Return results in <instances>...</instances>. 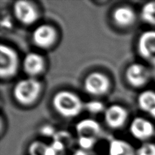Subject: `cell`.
<instances>
[{
	"label": "cell",
	"instance_id": "obj_1",
	"mask_svg": "<svg viewBox=\"0 0 155 155\" xmlns=\"http://www.w3.org/2000/svg\"><path fill=\"white\" fill-rule=\"evenodd\" d=\"M51 104L56 113L66 119L78 117L85 110V102L75 92L60 90L52 97Z\"/></svg>",
	"mask_w": 155,
	"mask_h": 155
},
{
	"label": "cell",
	"instance_id": "obj_2",
	"mask_svg": "<svg viewBox=\"0 0 155 155\" xmlns=\"http://www.w3.org/2000/svg\"><path fill=\"white\" fill-rule=\"evenodd\" d=\"M42 91V84L37 78L21 79L14 86L12 94L15 101L23 106H30L36 102Z\"/></svg>",
	"mask_w": 155,
	"mask_h": 155
},
{
	"label": "cell",
	"instance_id": "obj_3",
	"mask_svg": "<svg viewBox=\"0 0 155 155\" xmlns=\"http://www.w3.org/2000/svg\"><path fill=\"white\" fill-rule=\"evenodd\" d=\"M20 68V59L16 50L2 43L0 46V77L10 80L17 75Z\"/></svg>",
	"mask_w": 155,
	"mask_h": 155
},
{
	"label": "cell",
	"instance_id": "obj_4",
	"mask_svg": "<svg viewBox=\"0 0 155 155\" xmlns=\"http://www.w3.org/2000/svg\"><path fill=\"white\" fill-rule=\"evenodd\" d=\"M111 88L110 78L105 74L93 71L88 74L83 81V89L89 95L101 97L107 95Z\"/></svg>",
	"mask_w": 155,
	"mask_h": 155
},
{
	"label": "cell",
	"instance_id": "obj_5",
	"mask_svg": "<svg viewBox=\"0 0 155 155\" xmlns=\"http://www.w3.org/2000/svg\"><path fill=\"white\" fill-rule=\"evenodd\" d=\"M33 45L41 49H49L54 45L58 39V32L54 26L48 24L38 25L31 36Z\"/></svg>",
	"mask_w": 155,
	"mask_h": 155
},
{
	"label": "cell",
	"instance_id": "obj_6",
	"mask_svg": "<svg viewBox=\"0 0 155 155\" xmlns=\"http://www.w3.org/2000/svg\"><path fill=\"white\" fill-rule=\"evenodd\" d=\"M13 14L17 21L24 26H30L37 22L39 13L31 2L18 0L13 5Z\"/></svg>",
	"mask_w": 155,
	"mask_h": 155
},
{
	"label": "cell",
	"instance_id": "obj_7",
	"mask_svg": "<svg viewBox=\"0 0 155 155\" xmlns=\"http://www.w3.org/2000/svg\"><path fill=\"white\" fill-rule=\"evenodd\" d=\"M136 48L141 58L155 67V30L142 32L138 38Z\"/></svg>",
	"mask_w": 155,
	"mask_h": 155
},
{
	"label": "cell",
	"instance_id": "obj_8",
	"mask_svg": "<svg viewBox=\"0 0 155 155\" xmlns=\"http://www.w3.org/2000/svg\"><path fill=\"white\" fill-rule=\"evenodd\" d=\"M125 79L130 86L135 89H140L149 81L150 71L143 64L133 63L126 69Z\"/></svg>",
	"mask_w": 155,
	"mask_h": 155
},
{
	"label": "cell",
	"instance_id": "obj_9",
	"mask_svg": "<svg viewBox=\"0 0 155 155\" xmlns=\"http://www.w3.org/2000/svg\"><path fill=\"white\" fill-rule=\"evenodd\" d=\"M128 119V110L120 104H111L106 107L104 112V123L112 130L122 129L127 124Z\"/></svg>",
	"mask_w": 155,
	"mask_h": 155
},
{
	"label": "cell",
	"instance_id": "obj_10",
	"mask_svg": "<svg viewBox=\"0 0 155 155\" xmlns=\"http://www.w3.org/2000/svg\"><path fill=\"white\" fill-rule=\"evenodd\" d=\"M130 134L136 140L146 142L155 134V127L152 122L142 117H136L130 124Z\"/></svg>",
	"mask_w": 155,
	"mask_h": 155
},
{
	"label": "cell",
	"instance_id": "obj_11",
	"mask_svg": "<svg viewBox=\"0 0 155 155\" xmlns=\"http://www.w3.org/2000/svg\"><path fill=\"white\" fill-rule=\"evenodd\" d=\"M22 68L27 77L37 78L45 71V60L39 53L29 52L23 60Z\"/></svg>",
	"mask_w": 155,
	"mask_h": 155
},
{
	"label": "cell",
	"instance_id": "obj_12",
	"mask_svg": "<svg viewBox=\"0 0 155 155\" xmlns=\"http://www.w3.org/2000/svg\"><path fill=\"white\" fill-rule=\"evenodd\" d=\"M111 17L115 25L120 28L132 27L137 21L136 11L130 5H120L115 8Z\"/></svg>",
	"mask_w": 155,
	"mask_h": 155
},
{
	"label": "cell",
	"instance_id": "obj_13",
	"mask_svg": "<svg viewBox=\"0 0 155 155\" xmlns=\"http://www.w3.org/2000/svg\"><path fill=\"white\" fill-rule=\"evenodd\" d=\"M76 133L78 138L97 140L101 135V127L96 120L86 118L79 121L75 127Z\"/></svg>",
	"mask_w": 155,
	"mask_h": 155
},
{
	"label": "cell",
	"instance_id": "obj_14",
	"mask_svg": "<svg viewBox=\"0 0 155 155\" xmlns=\"http://www.w3.org/2000/svg\"><path fill=\"white\" fill-rule=\"evenodd\" d=\"M139 109L155 120V91L146 89L139 93L137 97Z\"/></svg>",
	"mask_w": 155,
	"mask_h": 155
},
{
	"label": "cell",
	"instance_id": "obj_15",
	"mask_svg": "<svg viewBox=\"0 0 155 155\" xmlns=\"http://www.w3.org/2000/svg\"><path fill=\"white\" fill-rule=\"evenodd\" d=\"M109 155H136V151L125 140L114 139L109 145Z\"/></svg>",
	"mask_w": 155,
	"mask_h": 155
},
{
	"label": "cell",
	"instance_id": "obj_16",
	"mask_svg": "<svg viewBox=\"0 0 155 155\" xmlns=\"http://www.w3.org/2000/svg\"><path fill=\"white\" fill-rule=\"evenodd\" d=\"M140 17L145 24L155 27V1L148 2L142 5Z\"/></svg>",
	"mask_w": 155,
	"mask_h": 155
},
{
	"label": "cell",
	"instance_id": "obj_17",
	"mask_svg": "<svg viewBox=\"0 0 155 155\" xmlns=\"http://www.w3.org/2000/svg\"><path fill=\"white\" fill-rule=\"evenodd\" d=\"M57 151L52 146H48L40 141H35L30 145L29 154L30 155H56Z\"/></svg>",
	"mask_w": 155,
	"mask_h": 155
},
{
	"label": "cell",
	"instance_id": "obj_18",
	"mask_svg": "<svg viewBox=\"0 0 155 155\" xmlns=\"http://www.w3.org/2000/svg\"><path fill=\"white\" fill-rule=\"evenodd\" d=\"M106 107H105L102 101L98 100H91L87 102H85V110L92 114L104 113Z\"/></svg>",
	"mask_w": 155,
	"mask_h": 155
},
{
	"label": "cell",
	"instance_id": "obj_19",
	"mask_svg": "<svg viewBox=\"0 0 155 155\" xmlns=\"http://www.w3.org/2000/svg\"><path fill=\"white\" fill-rule=\"evenodd\" d=\"M136 155H155V143L143 142L136 150Z\"/></svg>",
	"mask_w": 155,
	"mask_h": 155
},
{
	"label": "cell",
	"instance_id": "obj_20",
	"mask_svg": "<svg viewBox=\"0 0 155 155\" xmlns=\"http://www.w3.org/2000/svg\"><path fill=\"white\" fill-rule=\"evenodd\" d=\"M56 133L55 129L53 126L51 125H44L41 127L40 129V133L42 136H45V137H54L55 136Z\"/></svg>",
	"mask_w": 155,
	"mask_h": 155
},
{
	"label": "cell",
	"instance_id": "obj_21",
	"mask_svg": "<svg viewBox=\"0 0 155 155\" xmlns=\"http://www.w3.org/2000/svg\"><path fill=\"white\" fill-rule=\"evenodd\" d=\"M154 77L155 78V67H154Z\"/></svg>",
	"mask_w": 155,
	"mask_h": 155
}]
</instances>
